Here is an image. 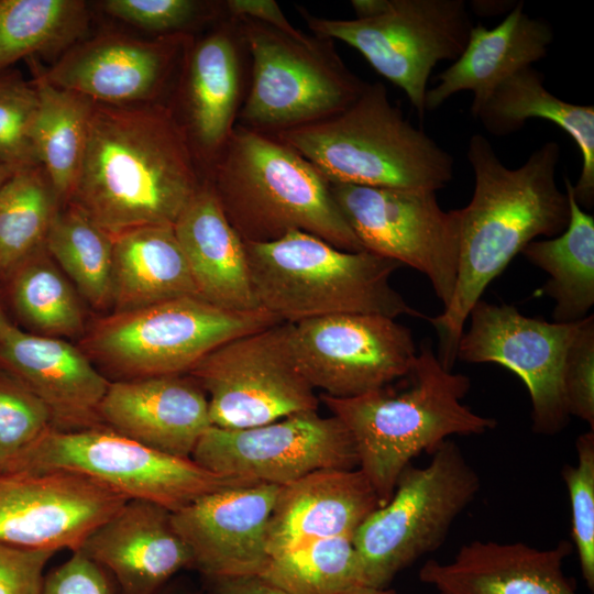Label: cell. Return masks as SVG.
Segmentation results:
<instances>
[{"label":"cell","instance_id":"cell-21","mask_svg":"<svg viewBox=\"0 0 594 594\" xmlns=\"http://www.w3.org/2000/svg\"><path fill=\"white\" fill-rule=\"evenodd\" d=\"M77 550L105 568L123 594H155L180 570L191 568L172 512L142 499H128Z\"/></svg>","mask_w":594,"mask_h":594},{"label":"cell","instance_id":"cell-3","mask_svg":"<svg viewBox=\"0 0 594 594\" xmlns=\"http://www.w3.org/2000/svg\"><path fill=\"white\" fill-rule=\"evenodd\" d=\"M392 384L350 398L321 394L332 416L350 433L359 468L383 506L403 470L421 452L432 453L452 436L482 435L496 420L463 404L471 383L446 369L429 340L420 344L410 371Z\"/></svg>","mask_w":594,"mask_h":594},{"label":"cell","instance_id":"cell-6","mask_svg":"<svg viewBox=\"0 0 594 594\" xmlns=\"http://www.w3.org/2000/svg\"><path fill=\"white\" fill-rule=\"evenodd\" d=\"M243 243L254 295L282 322L344 314L427 318L392 286L398 262L365 250L343 251L300 230Z\"/></svg>","mask_w":594,"mask_h":594},{"label":"cell","instance_id":"cell-8","mask_svg":"<svg viewBox=\"0 0 594 594\" xmlns=\"http://www.w3.org/2000/svg\"><path fill=\"white\" fill-rule=\"evenodd\" d=\"M355 18L328 19L297 7L312 33L352 46L384 78L399 87L419 118L426 113L432 69L454 62L473 23L464 0H352Z\"/></svg>","mask_w":594,"mask_h":594},{"label":"cell","instance_id":"cell-1","mask_svg":"<svg viewBox=\"0 0 594 594\" xmlns=\"http://www.w3.org/2000/svg\"><path fill=\"white\" fill-rule=\"evenodd\" d=\"M198 164L172 107L95 102L67 204L111 235L140 227H173L205 180Z\"/></svg>","mask_w":594,"mask_h":594},{"label":"cell","instance_id":"cell-18","mask_svg":"<svg viewBox=\"0 0 594 594\" xmlns=\"http://www.w3.org/2000/svg\"><path fill=\"white\" fill-rule=\"evenodd\" d=\"M191 41L189 33L147 40L105 32L78 42L41 72L53 86L96 103L154 102Z\"/></svg>","mask_w":594,"mask_h":594},{"label":"cell","instance_id":"cell-47","mask_svg":"<svg viewBox=\"0 0 594 594\" xmlns=\"http://www.w3.org/2000/svg\"><path fill=\"white\" fill-rule=\"evenodd\" d=\"M343 594H397V593L393 590L376 588V587H371L366 585H360Z\"/></svg>","mask_w":594,"mask_h":594},{"label":"cell","instance_id":"cell-10","mask_svg":"<svg viewBox=\"0 0 594 594\" xmlns=\"http://www.w3.org/2000/svg\"><path fill=\"white\" fill-rule=\"evenodd\" d=\"M480 486L479 474L452 440L439 446L426 466L407 465L391 499L352 537L364 585L386 588L402 570L441 547Z\"/></svg>","mask_w":594,"mask_h":594},{"label":"cell","instance_id":"cell-42","mask_svg":"<svg viewBox=\"0 0 594 594\" xmlns=\"http://www.w3.org/2000/svg\"><path fill=\"white\" fill-rule=\"evenodd\" d=\"M41 594H123L112 575L79 550L45 573Z\"/></svg>","mask_w":594,"mask_h":594},{"label":"cell","instance_id":"cell-31","mask_svg":"<svg viewBox=\"0 0 594 594\" xmlns=\"http://www.w3.org/2000/svg\"><path fill=\"white\" fill-rule=\"evenodd\" d=\"M38 94L33 143L40 165L63 205L68 202L85 155L94 101L50 84L37 58L28 59Z\"/></svg>","mask_w":594,"mask_h":594},{"label":"cell","instance_id":"cell-44","mask_svg":"<svg viewBox=\"0 0 594 594\" xmlns=\"http://www.w3.org/2000/svg\"><path fill=\"white\" fill-rule=\"evenodd\" d=\"M223 10L230 18L252 19L299 41H306L310 37L286 19L278 3L274 0H227L223 2Z\"/></svg>","mask_w":594,"mask_h":594},{"label":"cell","instance_id":"cell-40","mask_svg":"<svg viewBox=\"0 0 594 594\" xmlns=\"http://www.w3.org/2000/svg\"><path fill=\"white\" fill-rule=\"evenodd\" d=\"M101 7L109 15L155 36L191 34L195 25L224 14L223 4L198 0H106Z\"/></svg>","mask_w":594,"mask_h":594},{"label":"cell","instance_id":"cell-28","mask_svg":"<svg viewBox=\"0 0 594 594\" xmlns=\"http://www.w3.org/2000/svg\"><path fill=\"white\" fill-rule=\"evenodd\" d=\"M484 129L496 136H506L522 129L527 120L542 119L558 125L578 145L582 166L579 179L572 184L578 205L594 204V107L566 102L544 86V75L527 66L493 91L476 114Z\"/></svg>","mask_w":594,"mask_h":594},{"label":"cell","instance_id":"cell-25","mask_svg":"<svg viewBox=\"0 0 594 594\" xmlns=\"http://www.w3.org/2000/svg\"><path fill=\"white\" fill-rule=\"evenodd\" d=\"M380 499L360 469L319 470L279 487L267 528L270 557L305 543L353 537Z\"/></svg>","mask_w":594,"mask_h":594},{"label":"cell","instance_id":"cell-7","mask_svg":"<svg viewBox=\"0 0 594 594\" xmlns=\"http://www.w3.org/2000/svg\"><path fill=\"white\" fill-rule=\"evenodd\" d=\"M235 20L251 59L237 124L273 135L333 117L364 90L367 82L346 67L334 41H299L252 19Z\"/></svg>","mask_w":594,"mask_h":594},{"label":"cell","instance_id":"cell-19","mask_svg":"<svg viewBox=\"0 0 594 594\" xmlns=\"http://www.w3.org/2000/svg\"><path fill=\"white\" fill-rule=\"evenodd\" d=\"M278 485L251 483L206 494L172 513L173 525L205 578L261 575Z\"/></svg>","mask_w":594,"mask_h":594},{"label":"cell","instance_id":"cell-9","mask_svg":"<svg viewBox=\"0 0 594 594\" xmlns=\"http://www.w3.org/2000/svg\"><path fill=\"white\" fill-rule=\"evenodd\" d=\"M280 322L264 308L234 311L184 296L101 319L84 348L123 380L185 374L220 345Z\"/></svg>","mask_w":594,"mask_h":594},{"label":"cell","instance_id":"cell-22","mask_svg":"<svg viewBox=\"0 0 594 594\" xmlns=\"http://www.w3.org/2000/svg\"><path fill=\"white\" fill-rule=\"evenodd\" d=\"M244 51L237 20L224 14L208 34L193 40L184 55L182 121L206 169L238 123Z\"/></svg>","mask_w":594,"mask_h":594},{"label":"cell","instance_id":"cell-17","mask_svg":"<svg viewBox=\"0 0 594 594\" xmlns=\"http://www.w3.org/2000/svg\"><path fill=\"white\" fill-rule=\"evenodd\" d=\"M128 498L68 471L0 473V541L77 550Z\"/></svg>","mask_w":594,"mask_h":594},{"label":"cell","instance_id":"cell-34","mask_svg":"<svg viewBox=\"0 0 594 594\" xmlns=\"http://www.w3.org/2000/svg\"><path fill=\"white\" fill-rule=\"evenodd\" d=\"M64 205L41 165L20 169L0 188V275L10 276L45 246Z\"/></svg>","mask_w":594,"mask_h":594},{"label":"cell","instance_id":"cell-15","mask_svg":"<svg viewBox=\"0 0 594 594\" xmlns=\"http://www.w3.org/2000/svg\"><path fill=\"white\" fill-rule=\"evenodd\" d=\"M191 459L212 473L283 486L319 470H353V440L336 417L295 414L263 426L222 429L211 426Z\"/></svg>","mask_w":594,"mask_h":594},{"label":"cell","instance_id":"cell-26","mask_svg":"<svg viewBox=\"0 0 594 594\" xmlns=\"http://www.w3.org/2000/svg\"><path fill=\"white\" fill-rule=\"evenodd\" d=\"M554 41L551 24L531 18L517 2L493 29L473 25L460 56L427 89L426 111H433L463 90L473 95L471 113L475 118L497 86L519 69L546 57Z\"/></svg>","mask_w":594,"mask_h":594},{"label":"cell","instance_id":"cell-35","mask_svg":"<svg viewBox=\"0 0 594 594\" xmlns=\"http://www.w3.org/2000/svg\"><path fill=\"white\" fill-rule=\"evenodd\" d=\"M10 277L13 307L37 334L62 338L81 332L84 315L77 290L45 246Z\"/></svg>","mask_w":594,"mask_h":594},{"label":"cell","instance_id":"cell-38","mask_svg":"<svg viewBox=\"0 0 594 594\" xmlns=\"http://www.w3.org/2000/svg\"><path fill=\"white\" fill-rule=\"evenodd\" d=\"M52 427L45 403L9 373H0V473L9 472Z\"/></svg>","mask_w":594,"mask_h":594},{"label":"cell","instance_id":"cell-12","mask_svg":"<svg viewBox=\"0 0 594 594\" xmlns=\"http://www.w3.org/2000/svg\"><path fill=\"white\" fill-rule=\"evenodd\" d=\"M290 323L233 339L187 374L209 395L211 426L244 429L317 411L319 398L295 362Z\"/></svg>","mask_w":594,"mask_h":594},{"label":"cell","instance_id":"cell-2","mask_svg":"<svg viewBox=\"0 0 594 594\" xmlns=\"http://www.w3.org/2000/svg\"><path fill=\"white\" fill-rule=\"evenodd\" d=\"M557 142L543 143L526 162L508 168L481 133L471 136L466 158L474 175L470 202L457 209L460 230L458 277L443 311L428 318L439 338L438 359L452 370L472 307L494 280L538 237L553 238L568 227L566 191L557 183Z\"/></svg>","mask_w":594,"mask_h":594},{"label":"cell","instance_id":"cell-41","mask_svg":"<svg viewBox=\"0 0 594 594\" xmlns=\"http://www.w3.org/2000/svg\"><path fill=\"white\" fill-rule=\"evenodd\" d=\"M562 384L570 416L594 430V316L579 322L565 353Z\"/></svg>","mask_w":594,"mask_h":594},{"label":"cell","instance_id":"cell-16","mask_svg":"<svg viewBox=\"0 0 594 594\" xmlns=\"http://www.w3.org/2000/svg\"><path fill=\"white\" fill-rule=\"evenodd\" d=\"M457 360L497 363L526 385L532 406V429L556 435L569 422L562 372L579 322L558 323L526 317L514 306L480 299L472 307Z\"/></svg>","mask_w":594,"mask_h":594},{"label":"cell","instance_id":"cell-20","mask_svg":"<svg viewBox=\"0 0 594 594\" xmlns=\"http://www.w3.org/2000/svg\"><path fill=\"white\" fill-rule=\"evenodd\" d=\"M98 419L124 437L184 459H191L211 427L205 391L183 374L110 382Z\"/></svg>","mask_w":594,"mask_h":594},{"label":"cell","instance_id":"cell-48","mask_svg":"<svg viewBox=\"0 0 594 594\" xmlns=\"http://www.w3.org/2000/svg\"><path fill=\"white\" fill-rule=\"evenodd\" d=\"M14 174V170H12L9 166L0 162V188L3 186V184Z\"/></svg>","mask_w":594,"mask_h":594},{"label":"cell","instance_id":"cell-13","mask_svg":"<svg viewBox=\"0 0 594 594\" xmlns=\"http://www.w3.org/2000/svg\"><path fill=\"white\" fill-rule=\"evenodd\" d=\"M332 197L363 250L408 265L429 279L443 308L457 284L460 230L435 191L329 183Z\"/></svg>","mask_w":594,"mask_h":594},{"label":"cell","instance_id":"cell-37","mask_svg":"<svg viewBox=\"0 0 594 594\" xmlns=\"http://www.w3.org/2000/svg\"><path fill=\"white\" fill-rule=\"evenodd\" d=\"M38 94L33 80L0 72V162L12 170L40 165L33 143Z\"/></svg>","mask_w":594,"mask_h":594},{"label":"cell","instance_id":"cell-33","mask_svg":"<svg viewBox=\"0 0 594 594\" xmlns=\"http://www.w3.org/2000/svg\"><path fill=\"white\" fill-rule=\"evenodd\" d=\"M45 249L91 306H112L113 235L66 204L52 222Z\"/></svg>","mask_w":594,"mask_h":594},{"label":"cell","instance_id":"cell-39","mask_svg":"<svg viewBox=\"0 0 594 594\" xmlns=\"http://www.w3.org/2000/svg\"><path fill=\"white\" fill-rule=\"evenodd\" d=\"M576 463L565 464L562 479L571 506V536L583 580L594 591V430L576 439Z\"/></svg>","mask_w":594,"mask_h":594},{"label":"cell","instance_id":"cell-43","mask_svg":"<svg viewBox=\"0 0 594 594\" xmlns=\"http://www.w3.org/2000/svg\"><path fill=\"white\" fill-rule=\"evenodd\" d=\"M55 553L0 541V594H41L45 568Z\"/></svg>","mask_w":594,"mask_h":594},{"label":"cell","instance_id":"cell-49","mask_svg":"<svg viewBox=\"0 0 594 594\" xmlns=\"http://www.w3.org/2000/svg\"><path fill=\"white\" fill-rule=\"evenodd\" d=\"M10 322L8 321V319L6 318V316L3 315V311L1 310L0 308V336L2 333V331L4 330V328L9 324Z\"/></svg>","mask_w":594,"mask_h":594},{"label":"cell","instance_id":"cell-5","mask_svg":"<svg viewBox=\"0 0 594 594\" xmlns=\"http://www.w3.org/2000/svg\"><path fill=\"white\" fill-rule=\"evenodd\" d=\"M272 136L328 183L436 193L453 178L451 154L413 125L378 81L342 112Z\"/></svg>","mask_w":594,"mask_h":594},{"label":"cell","instance_id":"cell-11","mask_svg":"<svg viewBox=\"0 0 594 594\" xmlns=\"http://www.w3.org/2000/svg\"><path fill=\"white\" fill-rule=\"evenodd\" d=\"M55 470L88 476L128 499L148 501L172 513L206 494L257 483L212 473L193 459L160 452L101 425L52 427L9 472Z\"/></svg>","mask_w":594,"mask_h":594},{"label":"cell","instance_id":"cell-30","mask_svg":"<svg viewBox=\"0 0 594 594\" xmlns=\"http://www.w3.org/2000/svg\"><path fill=\"white\" fill-rule=\"evenodd\" d=\"M564 184L568 227L557 237L530 242L521 253L549 275L538 293L554 300L553 322L572 323L588 317L594 305V218L575 201L568 177Z\"/></svg>","mask_w":594,"mask_h":594},{"label":"cell","instance_id":"cell-23","mask_svg":"<svg viewBox=\"0 0 594 594\" xmlns=\"http://www.w3.org/2000/svg\"><path fill=\"white\" fill-rule=\"evenodd\" d=\"M572 548L566 540L549 549L473 540L450 562L429 559L418 576L438 594H579L563 570Z\"/></svg>","mask_w":594,"mask_h":594},{"label":"cell","instance_id":"cell-45","mask_svg":"<svg viewBox=\"0 0 594 594\" xmlns=\"http://www.w3.org/2000/svg\"><path fill=\"white\" fill-rule=\"evenodd\" d=\"M205 594H289L261 575L206 578Z\"/></svg>","mask_w":594,"mask_h":594},{"label":"cell","instance_id":"cell-14","mask_svg":"<svg viewBox=\"0 0 594 594\" xmlns=\"http://www.w3.org/2000/svg\"><path fill=\"white\" fill-rule=\"evenodd\" d=\"M292 352L310 386L356 397L407 375L418 354L411 330L376 314H344L290 323Z\"/></svg>","mask_w":594,"mask_h":594},{"label":"cell","instance_id":"cell-29","mask_svg":"<svg viewBox=\"0 0 594 594\" xmlns=\"http://www.w3.org/2000/svg\"><path fill=\"white\" fill-rule=\"evenodd\" d=\"M184 296L199 297L172 226L140 227L113 235L114 312Z\"/></svg>","mask_w":594,"mask_h":594},{"label":"cell","instance_id":"cell-36","mask_svg":"<svg viewBox=\"0 0 594 594\" xmlns=\"http://www.w3.org/2000/svg\"><path fill=\"white\" fill-rule=\"evenodd\" d=\"M261 576L289 594H343L364 585L351 537L319 539L273 556Z\"/></svg>","mask_w":594,"mask_h":594},{"label":"cell","instance_id":"cell-46","mask_svg":"<svg viewBox=\"0 0 594 594\" xmlns=\"http://www.w3.org/2000/svg\"><path fill=\"white\" fill-rule=\"evenodd\" d=\"M155 594H205V592L184 582L172 580Z\"/></svg>","mask_w":594,"mask_h":594},{"label":"cell","instance_id":"cell-4","mask_svg":"<svg viewBox=\"0 0 594 594\" xmlns=\"http://www.w3.org/2000/svg\"><path fill=\"white\" fill-rule=\"evenodd\" d=\"M207 173V183L243 242H272L300 230L337 249L363 251L329 183L276 138L237 124Z\"/></svg>","mask_w":594,"mask_h":594},{"label":"cell","instance_id":"cell-24","mask_svg":"<svg viewBox=\"0 0 594 594\" xmlns=\"http://www.w3.org/2000/svg\"><path fill=\"white\" fill-rule=\"evenodd\" d=\"M0 363L48 407L54 428L98 426L109 381L88 355L62 338L30 333L9 323L0 336Z\"/></svg>","mask_w":594,"mask_h":594},{"label":"cell","instance_id":"cell-32","mask_svg":"<svg viewBox=\"0 0 594 594\" xmlns=\"http://www.w3.org/2000/svg\"><path fill=\"white\" fill-rule=\"evenodd\" d=\"M90 20L82 0H0V72L24 58L61 57L85 40Z\"/></svg>","mask_w":594,"mask_h":594},{"label":"cell","instance_id":"cell-27","mask_svg":"<svg viewBox=\"0 0 594 594\" xmlns=\"http://www.w3.org/2000/svg\"><path fill=\"white\" fill-rule=\"evenodd\" d=\"M173 228L199 297L228 310L262 308L252 288L244 243L206 179Z\"/></svg>","mask_w":594,"mask_h":594}]
</instances>
